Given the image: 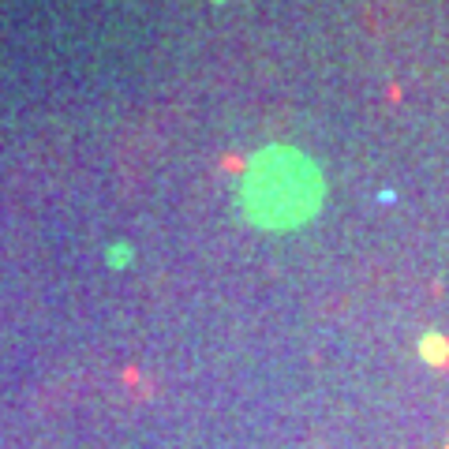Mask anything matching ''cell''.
<instances>
[{
	"instance_id": "1",
	"label": "cell",
	"mask_w": 449,
	"mask_h": 449,
	"mask_svg": "<svg viewBox=\"0 0 449 449\" xmlns=\"http://www.w3.org/2000/svg\"><path fill=\"white\" fill-rule=\"evenodd\" d=\"M240 206L258 229H296L322 206V173L292 147H266L247 161Z\"/></svg>"
},
{
	"instance_id": "2",
	"label": "cell",
	"mask_w": 449,
	"mask_h": 449,
	"mask_svg": "<svg viewBox=\"0 0 449 449\" xmlns=\"http://www.w3.org/2000/svg\"><path fill=\"white\" fill-rule=\"evenodd\" d=\"M424 356L431 363H442L445 356H449V341H442V337H424Z\"/></svg>"
},
{
	"instance_id": "3",
	"label": "cell",
	"mask_w": 449,
	"mask_h": 449,
	"mask_svg": "<svg viewBox=\"0 0 449 449\" xmlns=\"http://www.w3.org/2000/svg\"><path fill=\"white\" fill-rule=\"evenodd\" d=\"M109 262H113V266H124V262H127V247H124V244L109 247Z\"/></svg>"
},
{
	"instance_id": "4",
	"label": "cell",
	"mask_w": 449,
	"mask_h": 449,
	"mask_svg": "<svg viewBox=\"0 0 449 449\" xmlns=\"http://www.w3.org/2000/svg\"><path fill=\"white\" fill-rule=\"evenodd\" d=\"M217 4H221V0H217Z\"/></svg>"
}]
</instances>
